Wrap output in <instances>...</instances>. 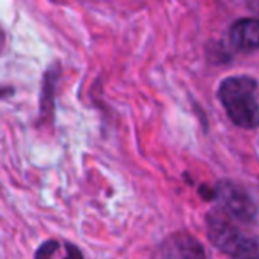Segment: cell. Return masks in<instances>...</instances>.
<instances>
[{"label": "cell", "instance_id": "obj_1", "mask_svg": "<svg viewBox=\"0 0 259 259\" xmlns=\"http://www.w3.org/2000/svg\"><path fill=\"white\" fill-rule=\"evenodd\" d=\"M257 82L252 76H229L219 85V100L236 126L252 130L259 124Z\"/></svg>", "mask_w": 259, "mask_h": 259}, {"label": "cell", "instance_id": "obj_2", "mask_svg": "<svg viewBox=\"0 0 259 259\" xmlns=\"http://www.w3.org/2000/svg\"><path fill=\"white\" fill-rule=\"evenodd\" d=\"M208 238L219 250L233 259H259V236H245L224 211H209Z\"/></svg>", "mask_w": 259, "mask_h": 259}, {"label": "cell", "instance_id": "obj_3", "mask_svg": "<svg viewBox=\"0 0 259 259\" xmlns=\"http://www.w3.org/2000/svg\"><path fill=\"white\" fill-rule=\"evenodd\" d=\"M215 201L227 217L240 222H254L257 217V206L250 195L231 181H220L215 187Z\"/></svg>", "mask_w": 259, "mask_h": 259}, {"label": "cell", "instance_id": "obj_4", "mask_svg": "<svg viewBox=\"0 0 259 259\" xmlns=\"http://www.w3.org/2000/svg\"><path fill=\"white\" fill-rule=\"evenodd\" d=\"M231 47L243 54L259 50V18H241L229 29Z\"/></svg>", "mask_w": 259, "mask_h": 259}, {"label": "cell", "instance_id": "obj_5", "mask_svg": "<svg viewBox=\"0 0 259 259\" xmlns=\"http://www.w3.org/2000/svg\"><path fill=\"white\" fill-rule=\"evenodd\" d=\"M160 259H208L204 248L187 233H178L163 243Z\"/></svg>", "mask_w": 259, "mask_h": 259}, {"label": "cell", "instance_id": "obj_6", "mask_svg": "<svg viewBox=\"0 0 259 259\" xmlns=\"http://www.w3.org/2000/svg\"><path fill=\"white\" fill-rule=\"evenodd\" d=\"M59 78H61V66L52 64L47 69L43 76V83H41V115L43 117H50L54 112V100H55V89H57Z\"/></svg>", "mask_w": 259, "mask_h": 259}, {"label": "cell", "instance_id": "obj_7", "mask_svg": "<svg viewBox=\"0 0 259 259\" xmlns=\"http://www.w3.org/2000/svg\"><path fill=\"white\" fill-rule=\"evenodd\" d=\"M57 250H59L57 241L48 240V241H45V243H41L39 248L36 250V259H52Z\"/></svg>", "mask_w": 259, "mask_h": 259}, {"label": "cell", "instance_id": "obj_8", "mask_svg": "<svg viewBox=\"0 0 259 259\" xmlns=\"http://www.w3.org/2000/svg\"><path fill=\"white\" fill-rule=\"evenodd\" d=\"M66 252H68V254H66L64 259H83V254L80 252V248L73 243L66 245Z\"/></svg>", "mask_w": 259, "mask_h": 259}, {"label": "cell", "instance_id": "obj_9", "mask_svg": "<svg viewBox=\"0 0 259 259\" xmlns=\"http://www.w3.org/2000/svg\"><path fill=\"white\" fill-rule=\"evenodd\" d=\"M248 6V9H250L252 13H255V15H259V0H245Z\"/></svg>", "mask_w": 259, "mask_h": 259}, {"label": "cell", "instance_id": "obj_10", "mask_svg": "<svg viewBox=\"0 0 259 259\" xmlns=\"http://www.w3.org/2000/svg\"><path fill=\"white\" fill-rule=\"evenodd\" d=\"M13 94H15V89H13V87H0V100H2V98L13 96Z\"/></svg>", "mask_w": 259, "mask_h": 259}, {"label": "cell", "instance_id": "obj_11", "mask_svg": "<svg viewBox=\"0 0 259 259\" xmlns=\"http://www.w3.org/2000/svg\"><path fill=\"white\" fill-rule=\"evenodd\" d=\"M4 41H6V37H4V34L0 32V52H2V48H4Z\"/></svg>", "mask_w": 259, "mask_h": 259}]
</instances>
